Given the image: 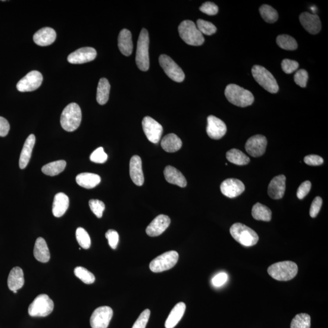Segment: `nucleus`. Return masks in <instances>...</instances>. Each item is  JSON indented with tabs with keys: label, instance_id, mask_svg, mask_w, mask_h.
<instances>
[{
	"label": "nucleus",
	"instance_id": "nucleus-1",
	"mask_svg": "<svg viewBox=\"0 0 328 328\" xmlns=\"http://www.w3.org/2000/svg\"><path fill=\"white\" fill-rule=\"evenodd\" d=\"M225 96L229 102L240 107H246L254 102V97L251 92L235 84H230L225 90Z\"/></svg>",
	"mask_w": 328,
	"mask_h": 328
},
{
	"label": "nucleus",
	"instance_id": "nucleus-2",
	"mask_svg": "<svg viewBox=\"0 0 328 328\" xmlns=\"http://www.w3.org/2000/svg\"><path fill=\"white\" fill-rule=\"evenodd\" d=\"M298 270L297 265L294 262L285 261L271 265L267 273L274 279L286 282L293 279L297 274Z\"/></svg>",
	"mask_w": 328,
	"mask_h": 328
},
{
	"label": "nucleus",
	"instance_id": "nucleus-3",
	"mask_svg": "<svg viewBox=\"0 0 328 328\" xmlns=\"http://www.w3.org/2000/svg\"><path fill=\"white\" fill-rule=\"evenodd\" d=\"M82 121V111L76 103H71L65 107L61 114L62 128L68 132L76 130Z\"/></svg>",
	"mask_w": 328,
	"mask_h": 328
},
{
	"label": "nucleus",
	"instance_id": "nucleus-4",
	"mask_svg": "<svg viewBox=\"0 0 328 328\" xmlns=\"http://www.w3.org/2000/svg\"><path fill=\"white\" fill-rule=\"evenodd\" d=\"M231 235L237 242L246 247L257 245L259 240L258 234L246 225L237 223L232 225L230 229Z\"/></svg>",
	"mask_w": 328,
	"mask_h": 328
},
{
	"label": "nucleus",
	"instance_id": "nucleus-5",
	"mask_svg": "<svg viewBox=\"0 0 328 328\" xmlns=\"http://www.w3.org/2000/svg\"><path fill=\"white\" fill-rule=\"evenodd\" d=\"M178 31L181 38L189 45L201 46L204 42V37L192 21H183L178 27Z\"/></svg>",
	"mask_w": 328,
	"mask_h": 328
},
{
	"label": "nucleus",
	"instance_id": "nucleus-6",
	"mask_svg": "<svg viewBox=\"0 0 328 328\" xmlns=\"http://www.w3.org/2000/svg\"><path fill=\"white\" fill-rule=\"evenodd\" d=\"M149 35L147 30L142 29L137 41L136 62L140 70L146 71L150 67Z\"/></svg>",
	"mask_w": 328,
	"mask_h": 328
},
{
	"label": "nucleus",
	"instance_id": "nucleus-7",
	"mask_svg": "<svg viewBox=\"0 0 328 328\" xmlns=\"http://www.w3.org/2000/svg\"><path fill=\"white\" fill-rule=\"evenodd\" d=\"M252 73L256 82L268 92L276 94L279 92L276 79L266 69L260 65H255L252 69Z\"/></svg>",
	"mask_w": 328,
	"mask_h": 328
},
{
	"label": "nucleus",
	"instance_id": "nucleus-8",
	"mask_svg": "<svg viewBox=\"0 0 328 328\" xmlns=\"http://www.w3.org/2000/svg\"><path fill=\"white\" fill-rule=\"evenodd\" d=\"M54 307V302L48 295L40 294L29 305L28 313L31 317H46L51 313Z\"/></svg>",
	"mask_w": 328,
	"mask_h": 328
},
{
	"label": "nucleus",
	"instance_id": "nucleus-9",
	"mask_svg": "<svg viewBox=\"0 0 328 328\" xmlns=\"http://www.w3.org/2000/svg\"><path fill=\"white\" fill-rule=\"evenodd\" d=\"M178 259L179 254L177 252L171 251L165 252L152 261L150 269L153 273H155L169 270L176 264Z\"/></svg>",
	"mask_w": 328,
	"mask_h": 328
},
{
	"label": "nucleus",
	"instance_id": "nucleus-10",
	"mask_svg": "<svg viewBox=\"0 0 328 328\" xmlns=\"http://www.w3.org/2000/svg\"><path fill=\"white\" fill-rule=\"evenodd\" d=\"M159 64L165 74L171 80L176 82H182L185 79V74L172 58L167 55L162 54L159 58Z\"/></svg>",
	"mask_w": 328,
	"mask_h": 328
},
{
	"label": "nucleus",
	"instance_id": "nucleus-11",
	"mask_svg": "<svg viewBox=\"0 0 328 328\" xmlns=\"http://www.w3.org/2000/svg\"><path fill=\"white\" fill-rule=\"evenodd\" d=\"M113 315V311L109 306H101L95 309L90 318L92 328H107Z\"/></svg>",
	"mask_w": 328,
	"mask_h": 328
},
{
	"label": "nucleus",
	"instance_id": "nucleus-12",
	"mask_svg": "<svg viewBox=\"0 0 328 328\" xmlns=\"http://www.w3.org/2000/svg\"><path fill=\"white\" fill-rule=\"evenodd\" d=\"M43 76L40 72L32 71L27 74L17 84V88L20 92H34L41 86Z\"/></svg>",
	"mask_w": 328,
	"mask_h": 328
},
{
	"label": "nucleus",
	"instance_id": "nucleus-13",
	"mask_svg": "<svg viewBox=\"0 0 328 328\" xmlns=\"http://www.w3.org/2000/svg\"><path fill=\"white\" fill-rule=\"evenodd\" d=\"M142 124L143 132L149 141L153 143H158L163 133V127L161 125L149 116L143 118Z\"/></svg>",
	"mask_w": 328,
	"mask_h": 328
},
{
	"label": "nucleus",
	"instance_id": "nucleus-14",
	"mask_svg": "<svg viewBox=\"0 0 328 328\" xmlns=\"http://www.w3.org/2000/svg\"><path fill=\"white\" fill-rule=\"evenodd\" d=\"M266 137L261 134L255 135L247 140L245 148L247 153L252 157L257 158L263 155L266 149Z\"/></svg>",
	"mask_w": 328,
	"mask_h": 328
},
{
	"label": "nucleus",
	"instance_id": "nucleus-15",
	"mask_svg": "<svg viewBox=\"0 0 328 328\" xmlns=\"http://www.w3.org/2000/svg\"><path fill=\"white\" fill-rule=\"evenodd\" d=\"M220 189L224 196L234 198L242 194L245 190V186L240 180L229 178L221 183Z\"/></svg>",
	"mask_w": 328,
	"mask_h": 328
},
{
	"label": "nucleus",
	"instance_id": "nucleus-16",
	"mask_svg": "<svg viewBox=\"0 0 328 328\" xmlns=\"http://www.w3.org/2000/svg\"><path fill=\"white\" fill-rule=\"evenodd\" d=\"M96 56L95 48L85 47L72 52L68 57V61L72 64H83L95 60Z\"/></svg>",
	"mask_w": 328,
	"mask_h": 328
},
{
	"label": "nucleus",
	"instance_id": "nucleus-17",
	"mask_svg": "<svg viewBox=\"0 0 328 328\" xmlns=\"http://www.w3.org/2000/svg\"><path fill=\"white\" fill-rule=\"evenodd\" d=\"M207 133L211 139L218 140L223 137L227 132V127L224 122L214 115L207 117Z\"/></svg>",
	"mask_w": 328,
	"mask_h": 328
},
{
	"label": "nucleus",
	"instance_id": "nucleus-18",
	"mask_svg": "<svg viewBox=\"0 0 328 328\" xmlns=\"http://www.w3.org/2000/svg\"><path fill=\"white\" fill-rule=\"evenodd\" d=\"M170 218L167 215H159L146 227V233L152 237L161 235L170 226Z\"/></svg>",
	"mask_w": 328,
	"mask_h": 328
},
{
	"label": "nucleus",
	"instance_id": "nucleus-19",
	"mask_svg": "<svg viewBox=\"0 0 328 328\" xmlns=\"http://www.w3.org/2000/svg\"><path fill=\"white\" fill-rule=\"evenodd\" d=\"M286 177L283 174L274 177L269 184L267 193L272 199H282L285 193Z\"/></svg>",
	"mask_w": 328,
	"mask_h": 328
},
{
	"label": "nucleus",
	"instance_id": "nucleus-20",
	"mask_svg": "<svg viewBox=\"0 0 328 328\" xmlns=\"http://www.w3.org/2000/svg\"><path fill=\"white\" fill-rule=\"evenodd\" d=\"M300 21L306 31L311 34L319 33L321 24L319 17L315 14L304 12L300 15Z\"/></svg>",
	"mask_w": 328,
	"mask_h": 328
},
{
	"label": "nucleus",
	"instance_id": "nucleus-21",
	"mask_svg": "<svg viewBox=\"0 0 328 328\" xmlns=\"http://www.w3.org/2000/svg\"><path fill=\"white\" fill-rule=\"evenodd\" d=\"M130 175L131 180L136 186H141L144 183L142 160L139 156H133L130 162Z\"/></svg>",
	"mask_w": 328,
	"mask_h": 328
},
{
	"label": "nucleus",
	"instance_id": "nucleus-22",
	"mask_svg": "<svg viewBox=\"0 0 328 328\" xmlns=\"http://www.w3.org/2000/svg\"><path fill=\"white\" fill-rule=\"evenodd\" d=\"M57 34L51 27L42 28L34 34L33 40L37 45L47 46L51 45L55 42Z\"/></svg>",
	"mask_w": 328,
	"mask_h": 328
},
{
	"label": "nucleus",
	"instance_id": "nucleus-23",
	"mask_svg": "<svg viewBox=\"0 0 328 328\" xmlns=\"http://www.w3.org/2000/svg\"><path fill=\"white\" fill-rule=\"evenodd\" d=\"M70 205V199L64 193H58L54 197L52 205V214L54 216L60 218L66 213Z\"/></svg>",
	"mask_w": 328,
	"mask_h": 328
},
{
	"label": "nucleus",
	"instance_id": "nucleus-24",
	"mask_svg": "<svg viewBox=\"0 0 328 328\" xmlns=\"http://www.w3.org/2000/svg\"><path fill=\"white\" fill-rule=\"evenodd\" d=\"M118 47L123 55L130 56L132 54V36L129 30L124 29L121 31L118 37Z\"/></svg>",
	"mask_w": 328,
	"mask_h": 328
},
{
	"label": "nucleus",
	"instance_id": "nucleus-25",
	"mask_svg": "<svg viewBox=\"0 0 328 328\" xmlns=\"http://www.w3.org/2000/svg\"><path fill=\"white\" fill-rule=\"evenodd\" d=\"M35 143L36 136L33 134H30L26 139V141H25L21 153L19 160V165L21 169H24L29 164Z\"/></svg>",
	"mask_w": 328,
	"mask_h": 328
},
{
	"label": "nucleus",
	"instance_id": "nucleus-26",
	"mask_svg": "<svg viewBox=\"0 0 328 328\" xmlns=\"http://www.w3.org/2000/svg\"><path fill=\"white\" fill-rule=\"evenodd\" d=\"M164 176L168 183L181 187H185L187 186V181L181 171L173 167L167 166L164 171Z\"/></svg>",
	"mask_w": 328,
	"mask_h": 328
},
{
	"label": "nucleus",
	"instance_id": "nucleus-27",
	"mask_svg": "<svg viewBox=\"0 0 328 328\" xmlns=\"http://www.w3.org/2000/svg\"><path fill=\"white\" fill-rule=\"evenodd\" d=\"M24 283L23 271L20 267H15L9 273L8 284L12 292L18 290L23 286Z\"/></svg>",
	"mask_w": 328,
	"mask_h": 328
},
{
	"label": "nucleus",
	"instance_id": "nucleus-28",
	"mask_svg": "<svg viewBox=\"0 0 328 328\" xmlns=\"http://www.w3.org/2000/svg\"><path fill=\"white\" fill-rule=\"evenodd\" d=\"M186 309V305L184 303L180 302L176 304L171 310L166 321H165V327L173 328L176 326L185 313Z\"/></svg>",
	"mask_w": 328,
	"mask_h": 328
},
{
	"label": "nucleus",
	"instance_id": "nucleus-29",
	"mask_svg": "<svg viewBox=\"0 0 328 328\" xmlns=\"http://www.w3.org/2000/svg\"><path fill=\"white\" fill-rule=\"evenodd\" d=\"M76 180L78 185L87 189L95 188L101 181L98 174L91 173H80L77 175Z\"/></svg>",
	"mask_w": 328,
	"mask_h": 328
},
{
	"label": "nucleus",
	"instance_id": "nucleus-30",
	"mask_svg": "<svg viewBox=\"0 0 328 328\" xmlns=\"http://www.w3.org/2000/svg\"><path fill=\"white\" fill-rule=\"evenodd\" d=\"M34 255L37 260L47 262L50 260V252L46 241L42 237L37 238L34 246Z\"/></svg>",
	"mask_w": 328,
	"mask_h": 328
},
{
	"label": "nucleus",
	"instance_id": "nucleus-31",
	"mask_svg": "<svg viewBox=\"0 0 328 328\" xmlns=\"http://www.w3.org/2000/svg\"><path fill=\"white\" fill-rule=\"evenodd\" d=\"M182 145L183 143L180 137L173 133L167 134L164 136L161 141L162 148L168 153H174L180 151Z\"/></svg>",
	"mask_w": 328,
	"mask_h": 328
},
{
	"label": "nucleus",
	"instance_id": "nucleus-32",
	"mask_svg": "<svg viewBox=\"0 0 328 328\" xmlns=\"http://www.w3.org/2000/svg\"><path fill=\"white\" fill-rule=\"evenodd\" d=\"M110 84L105 78L100 79L97 90V101L100 105H105L108 101Z\"/></svg>",
	"mask_w": 328,
	"mask_h": 328
},
{
	"label": "nucleus",
	"instance_id": "nucleus-33",
	"mask_svg": "<svg viewBox=\"0 0 328 328\" xmlns=\"http://www.w3.org/2000/svg\"><path fill=\"white\" fill-rule=\"evenodd\" d=\"M252 215L255 220L258 221L269 222L272 219V212L270 208L259 202L253 206Z\"/></svg>",
	"mask_w": 328,
	"mask_h": 328
},
{
	"label": "nucleus",
	"instance_id": "nucleus-34",
	"mask_svg": "<svg viewBox=\"0 0 328 328\" xmlns=\"http://www.w3.org/2000/svg\"><path fill=\"white\" fill-rule=\"evenodd\" d=\"M227 160L231 163L238 165L248 164L250 158L245 153L238 149L233 148L226 153Z\"/></svg>",
	"mask_w": 328,
	"mask_h": 328
},
{
	"label": "nucleus",
	"instance_id": "nucleus-35",
	"mask_svg": "<svg viewBox=\"0 0 328 328\" xmlns=\"http://www.w3.org/2000/svg\"><path fill=\"white\" fill-rule=\"evenodd\" d=\"M66 166H67V162L65 161H57L44 165L42 171L44 174L48 176H54L64 171Z\"/></svg>",
	"mask_w": 328,
	"mask_h": 328
},
{
	"label": "nucleus",
	"instance_id": "nucleus-36",
	"mask_svg": "<svg viewBox=\"0 0 328 328\" xmlns=\"http://www.w3.org/2000/svg\"><path fill=\"white\" fill-rule=\"evenodd\" d=\"M277 43L280 48L287 50V51H294L298 47L297 43L295 39L290 36L285 35V34L277 37Z\"/></svg>",
	"mask_w": 328,
	"mask_h": 328
},
{
	"label": "nucleus",
	"instance_id": "nucleus-37",
	"mask_svg": "<svg viewBox=\"0 0 328 328\" xmlns=\"http://www.w3.org/2000/svg\"><path fill=\"white\" fill-rule=\"evenodd\" d=\"M260 12L262 18L268 23H274L279 18L277 11L270 5L261 6L260 8Z\"/></svg>",
	"mask_w": 328,
	"mask_h": 328
},
{
	"label": "nucleus",
	"instance_id": "nucleus-38",
	"mask_svg": "<svg viewBox=\"0 0 328 328\" xmlns=\"http://www.w3.org/2000/svg\"><path fill=\"white\" fill-rule=\"evenodd\" d=\"M310 327L311 317L308 314L302 313L296 315L290 323V328Z\"/></svg>",
	"mask_w": 328,
	"mask_h": 328
},
{
	"label": "nucleus",
	"instance_id": "nucleus-39",
	"mask_svg": "<svg viewBox=\"0 0 328 328\" xmlns=\"http://www.w3.org/2000/svg\"><path fill=\"white\" fill-rule=\"evenodd\" d=\"M74 274L84 283L90 284L95 282V276L91 272L83 267L79 266L75 268Z\"/></svg>",
	"mask_w": 328,
	"mask_h": 328
},
{
	"label": "nucleus",
	"instance_id": "nucleus-40",
	"mask_svg": "<svg viewBox=\"0 0 328 328\" xmlns=\"http://www.w3.org/2000/svg\"><path fill=\"white\" fill-rule=\"evenodd\" d=\"M197 28L200 31L202 35L205 34L206 36L213 35L217 32V27L213 23L211 22L205 21L204 20L199 19L197 20Z\"/></svg>",
	"mask_w": 328,
	"mask_h": 328
},
{
	"label": "nucleus",
	"instance_id": "nucleus-41",
	"mask_svg": "<svg viewBox=\"0 0 328 328\" xmlns=\"http://www.w3.org/2000/svg\"><path fill=\"white\" fill-rule=\"evenodd\" d=\"M76 239L78 243L82 248L87 249L91 246V238L89 234L82 227L77 228Z\"/></svg>",
	"mask_w": 328,
	"mask_h": 328
},
{
	"label": "nucleus",
	"instance_id": "nucleus-42",
	"mask_svg": "<svg viewBox=\"0 0 328 328\" xmlns=\"http://www.w3.org/2000/svg\"><path fill=\"white\" fill-rule=\"evenodd\" d=\"M89 205L91 210L97 217L98 218L102 217L103 213L105 209L104 202L98 199H91L89 201Z\"/></svg>",
	"mask_w": 328,
	"mask_h": 328
},
{
	"label": "nucleus",
	"instance_id": "nucleus-43",
	"mask_svg": "<svg viewBox=\"0 0 328 328\" xmlns=\"http://www.w3.org/2000/svg\"><path fill=\"white\" fill-rule=\"evenodd\" d=\"M107 159L108 156L102 147L97 148L90 156L91 161L95 162V163L104 164L107 161Z\"/></svg>",
	"mask_w": 328,
	"mask_h": 328
},
{
	"label": "nucleus",
	"instance_id": "nucleus-44",
	"mask_svg": "<svg viewBox=\"0 0 328 328\" xmlns=\"http://www.w3.org/2000/svg\"><path fill=\"white\" fill-rule=\"evenodd\" d=\"M151 316V311L145 309L139 315L136 322L134 323L132 328H145Z\"/></svg>",
	"mask_w": 328,
	"mask_h": 328
},
{
	"label": "nucleus",
	"instance_id": "nucleus-45",
	"mask_svg": "<svg viewBox=\"0 0 328 328\" xmlns=\"http://www.w3.org/2000/svg\"><path fill=\"white\" fill-rule=\"evenodd\" d=\"M299 67L297 62L289 60V59H284L282 63V68L286 74H289L293 73Z\"/></svg>",
	"mask_w": 328,
	"mask_h": 328
},
{
	"label": "nucleus",
	"instance_id": "nucleus-46",
	"mask_svg": "<svg viewBox=\"0 0 328 328\" xmlns=\"http://www.w3.org/2000/svg\"><path fill=\"white\" fill-rule=\"evenodd\" d=\"M308 80V72L305 70H301L296 72L294 76V81L296 85L305 87Z\"/></svg>",
	"mask_w": 328,
	"mask_h": 328
},
{
	"label": "nucleus",
	"instance_id": "nucleus-47",
	"mask_svg": "<svg viewBox=\"0 0 328 328\" xmlns=\"http://www.w3.org/2000/svg\"><path fill=\"white\" fill-rule=\"evenodd\" d=\"M105 237L108 241L109 246L112 249H116L120 240V236L116 231L112 229L108 230L105 233Z\"/></svg>",
	"mask_w": 328,
	"mask_h": 328
},
{
	"label": "nucleus",
	"instance_id": "nucleus-48",
	"mask_svg": "<svg viewBox=\"0 0 328 328\" xmlns=\"http://www.w3.org/2000/svg\"><path fill=\"white\" fill-rule=\"evenodd\" d=\"M199 10L205 14L215 15L218 14V7L214 3L206 2L199 8Z\"/></svg>",
	"mask_w": 328,
	"mask_h": 328
},
{
	"label": "nucleus",
	"instance_id": "nucleus-49",
	"mask_svg": "<svg viewBox=\"0 0 328 328\" xmlns=\"http://www.w3.org/2000/svg\"><path fill=\"white\" fill-rule=\"evenodd\" d=\"M323 200L319 196H317L312 201L311 205L309 214L312 218H315L317 216L322 205Z\"/></svg>",
	"mask_w": 328,
	"mask_h": 328
},
{
	"label": "nucleus",
	"instance_id": "nucleus-50",
	"mask_svg": "<svg viewBox=\"0 0 328 328\" xmlns=\"http://www.w3.org/2000/svg\"><path fill=\"white\" fill-rule=\"evenodd\" d=\"M311 183L310 181H306L302 183L296 192V196L299 199H303L308 194L311 189Z\"/></svg>",
	"mask_w": 328,
	"mask_h": 328
},
{
	"label": "nucleus",
	"instance_id": "nucleus-51",
	"mask_svg": "<svg viewBox=\"0 0 328 328\" xmlns=\"http://www.w3.org/2000/svg\"><path fill=\"white\" fill-rule=\"evenodd\" d=\"M305 163L311 166H318L323 163V159L320 156L315 155L306 156L304 159Z\"/></svg>",
	"mask_w": 328,
	"mask_h": 328
},
{
	"label": "nucleus",
	"instance_id": "nucleus-52",
	"mask_svg": "<svg viewBox=\"0 0 328 328\" xmlns=\"http://www.w3.org/2000/svg\"><path fill=\"white\" fill-rule=\"evenodd\" d=\"M228 276L227 274L221 273L217 275L212 279V284L215 287H221L227 282Z\"/></svg>",
	"mask_w": 328,
	"mask_h": 328
},
{
	"label": "nucleus",
	"instance_id": "nucleus-53",
	"mask_svg": "<svg viewBox=\"0 0 328 328\" xmlns=\"http://www.w3.org/2000/svg\"><path fill=\"white\" fill-rule=\"evenodd\" d=\"M10 125L5 118L0 116V136L5 137L8 135Z\"/></svg>",
	"mask_w": 328,
	"mask_h": 328
},
{
	"label": "nucleus",
	"instance_id": "nucleus-54",
	"mask_svg": "<svg viewBox=\"0 0 328 328\" xmlns=\"http://www.w3.org/2000/svg\"><path fill=\"white\" fill-rule=\"evenodd\" d=\"M13 292L15 293H17V290H14V291H13Z\"/></svg>",
	"mask_w": 328,
	"mask_h": 328
}]
</instances>
